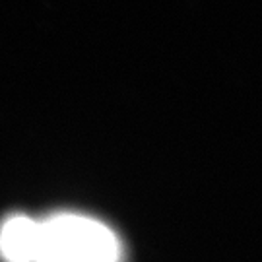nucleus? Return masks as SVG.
<instances>
[{
  "instance_id": "f257e3e1",
  "label": "nucleus",
  "mask_w": 262,
  "mask_h": 262,
  "mask_svg": "<svg viewBox=\"0 0 262 262\" xmlns=\"http://www.w3.org/2000/svg\"><path fill=\"white\" fill-rule=\"evenodd\" d=\"M119 239L97 220L58 214L39 222L35 262H119Z\"/></svg>"
},
{
  "instance_id": "f03ea898",
  "label": "nucleus",
  "mask_w": 262,
  "mask_h": 262,
  "mask_svg": "<svg viewBox=\"0 0 262 262\" xmlns=\"http://www.w3.org/2000/svg\"><path fill=\"white\" fill-rule=\"evenodd\" d=\"M39 243V222L16 215L0 229V253L8 262H35Z\"/></svg>"
}]
</instances>
